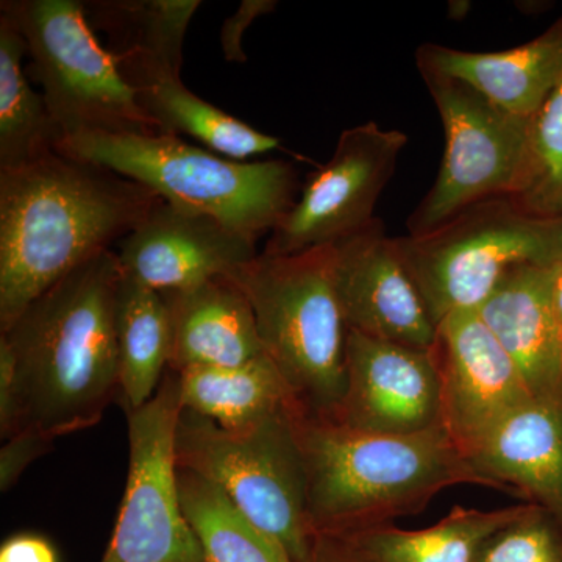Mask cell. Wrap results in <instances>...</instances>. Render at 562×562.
<instances>
[{"label": "cell", "mask_w": 562, "mask_h": 562, "mask_svg": "<svg viewBox=\"0 0 562 562\" xmlns=\"http://www.w3.org/2000/svg\"><path fill=\"white\" fill-rule=\"evenodd\" d=\"M136 94L143 110L162 133L191 136L205 149L228 160L246 161L283 149L276 136L257 131L220 106L203 101L188 90L181 79L162 81Z\"/></svg>", "instance_id": "obj_25"}, {"label": "cell", "mask_w": 562, "mask_h": 562, "mask_svg": "<svg viewBox=\"0 0 562 562\" xmlns=\"http://www.w3.org/2000/svg\"><path fill=\"white\" fill-rule=\"evenodd\" d=\"M299 405L243 428H224L181 409L177 462L220 487L292 562H310L316 541L308 514V476L299 435Z\"/></svg>", "instance_id": "obj_6"}, {"label": "cell", "mask_w": 562, "mask_h": 562, "mask_svg": "<svg viewBox=\"0 0 562 562\" xmlns=\"http://www.w3.org/2000/svg\"><path fill=\"white\" fill-rule=\"evenodd\" d=\"M475 562H562V527L538 505L484 543Z\"/></svg>", "instance_id": "obj_28"}, {"label": "cell", "mask_w": 562, "mask_h": 562, "mask_svg": "<svg viewBox=\"0 0 562 562\" xmlns=\"http://www.w3.org/2000/svg\"><path fill=\"white\" fill-rule=\"evenodd\" d=\"M181 408L243 428L299 405L283 375L268 357L236 368H199L179 373Z\"/></svg>", "instance_id": "obj_22"}, {"label": "cell", "mask_w": 562, "mask_h": 562, "mask_svg": "<svg viewBox=\"0 0 562 562\" xmlns=\"http://www.w3.org/2000/svg\"><path fill=\"white\" fill-rule=\"evenodd\" d=\"M121 403L125 413L160 390L172 353L171 314L165 294L122 272L114 302Z\"/></svg>", "instance_id": "obj_21"}, {"label": "cell", "mask_w": 562, "mask_h": 562, "mask_svg": "<svg viewBox=\"0 0 562 562\" xmlns=\"http://www.w3.org/2000/svg\"><path fill=\"white\" fill-rule=\"evenodd\" d=\"M509 198L535 216L562 217V76L530 117L527 149Z\"/></svg>", "instance_id": "obj_27"}, {"label": "cell", "mask_w": 562, "mask_h": 562, "mask_svg": "<svg viewBox=\"0 0 562 562\" xmlns=\"http://www.w3.org/2000/svg\"><path fill=\"white\" fill-rule=\"evenodd\" d=\"M432 322L479 310L517 266L562 265V217L517 206L509 195L469 206L441 227L395 238Z\"/></svg>", "instance_id": "obj_7"}, {"label": "cell", "mask_w": 562, "mask_h": 562, "mask_svg": "<svg viewBox=\"0 0 562 562\" xmlns=\"http://www.w3.org/2000/svg\"><path fill=\"white\" fill-rule=\"evenodd\" d=\"M54 441L33 432H21L7 439L0 452V490L9 491L16 484L22 472L32 464L36 458L47 452Z\"/></svg>", "instance_id": "obj_30"}, {"label": "cell", "mask_w": 562, "mask_h": 562, "mask_svg": "<svg viewBox=\"0 0 562 562\" xmlns=\"http://www.w3.org/2000/svg\"><path fill=\"white\" fill-rule=\"evenodd\" d=\"M553 305L557 312L558 321L562 327V265L557 269V276L553 281Z\"/></svg>", "instance_id": "obj_33"}, {"label": "cell", "mask_w": 562, "mask_h": 562, "mask_svg": "<svg viewBox=\"0 0 562 562\" xmlns=\"http://www.w3.org/2000/svg\"><path fill=\"white\" fill-rule=\"evenodd\" d=\"M92 31L103 32L122 77L136 91L180 80L183 44L199 0H90Z\"/></svg>", "instance_id": "obj_20"}, {"label": "cell", "mask_w": 562, "mask_h": 562, "mask_svg": "<svg viewBox=\"0 0 562 562\" xmlns=\"http://www.w3.org/2000/svg\"><path fill=\"white\" fill-rule=\"evenodd\" d=\"M179 373L168 369L151 401L127 412L128 475L102 562H206L181 505Z\"/></svg>", "instance_id": "obj_10"}, {"label": "cell", "mask_w": 562, "mask_h": 562, "mask_svg": "<svg viewBox=\"0 0 562 562\" xmlns=\"http://www.w3.org/2000/svg\"><path fill=\"white\" fill-rule=\"evenodd\" d=\"M25 55V40L0 14V171L43 160L60 140L43 94L33 91L22 68Z\"/></svg>", "instance_id": "obj_24"}, {"label": "cell", "mask_w": 562, "mask_h": 562, "mask_svg": "<svg viewBox=\"0 0 562 562\" xmlns=\"http://www.w3.org/2000/svg\"><path fill=\"white\" fill-rule=\"evenodd\" d=\"M492 490L520 494L562 527V405L532 401L469 458Z\"/></svg>", "instance_id": "obj_17"}, {"label": "cell", "mask_w": 562, "mask_h": 562, "mask_svg": "<svg viewBox=\"0 0 562 562\" xmlns=\"http://www.w3.org/2000/svg\"><path fill=\"white\" fill-rule=\"evenodd\" d=\"M560 266H517L479 308L535 401L562 405V327L553 305Z\"/></svg>", "instance_id": "obj_16"}, {"label": "cell", "mask_w": 562, "mask_h": 562, "mask_svg": "<svg viewBox=\"0 0 562 562\" xmlns=\"http://www.w3.org/2000/svg\"><path fill=\"white\" fill-rule=\"evenodd\" d=\"M162 294L171 314V371L236 368L265 357L249 299L228 277Z\"/></svg>", "instance_id": "obj_19"}, {"label": "cell", "mask_w": 562, "mask_h": 562, "mask_svg": "<svg viewBox=\"0 0 562 562\" xmlns=\"http://www.w3.org/2000/svg\"><path fill=\"white\" fill-rule=\"evenodd\" d=\"M161 201L58 151L0 171V333L74 269L117 246Z\"/></svg>", "instance_id": "obj_2"}, {"label": "cell", "mask_w": 562, "mask_h": 562, "mask_svg": "<svg viewBox=\"0 0 562 562\" xmlns=\"http://www.w3.org/2000/svg\"><path fill=\"white\" fill-rule=\"evenodd\" d=\"M55 151L120 173L173 206L210 214L257 241L295 203L291 162L228 160L169 133L69 136Z\"/></svg>", "instance_id": "obj_4"}, {"label": "cell", "mask_w": 562, "mask_h": 562, "mask_svg": "<svg viewBox=\"0 0 562 562\" xmlns=\"http://www.w3.org/2000/svg\"><path fill=\"white\" fill-rule=\"evenodd\" d=\"M333 420L386 436L441 427V386L430 350L349 330L346 391Z\"/></svg>", "instance_id": "obj_13"}, {"label": "cell", "mask_w": 562, "mask_h": 562, "mask_svg": "<svg viewBox=\"0 0 562 562\" xmlns=\"http://www.w3.org/2000/svg\"><path fill=\"white\" fill-rule=\"evenodd\" d=\"M406 144L405 133L384 131L375 122L344 131L330 161L308 177L262 255L286 257L333 246L371 224Z\"/></svg>", "instance_id": "obj_11"}, {"label": "cell", "mask_w": 562, "mask_h": 562, "mask_svg": "<svg viewBox=\"0 0 562 562\" xmlns=\"http://www.w3.org/2000/svg\"><path fill=\"white\" fill-rule=\"evenodd\" d=\"M122 269L95 255L0 333V436L55 441L94 427L121 395L114 302Z\"/></svg>", "instance_id": "obj_1"}, {"label": "cell", "mask_w": 562, "mask_h": 562, "mask_svg": "<svg viewBox=\"0 0 562 562\" xmlns=\"http://www.w3.org/2000/svg\"><path fill=\"white\" fill-rule=\"evenodd\" d=\"M122 272L160 292L232 276L258 257L257 239L224 222L161 201L117 243Z\"/></svg>", "instance_id": "obj_15"}, {"label": "cell", "mask_w": 562, "mask_h": 562, "mask_svg": "<svg viewBox=\"0 0 562 562\" xmlns=\"http://www.w3.org/2000/svg\"><path fill=\"white\" fill-rule=\"evenodd\" d=\"M317 535L351 536L424 512L458 484L491 487L442 427L408 436L371 435L299 416Z\"/></svg>", "instance_id": "obj_3"}, {"label": "cell", "mask_w": 562, "mask_h": 562, "mask_svg": "<svg viewBox=\"0 0 562 562\" xmlns=\"http://www.w3.org/2000/svg\"><path fill=\"white\" fill-rule=\"evenodd\" d=\"M179 486L206 562H292L276 539L255 527L209 480L179 468Z\"/></svg>", "instance_id": "obj_26"}, {"label": "cell", "mask_w": 562, "mask_h": 562, "mask_svg": "<svg viewBox=\"0 0 562 562\" xmlns=\"http://www.w3.org/2000/svg\"><path fill=\"white\" fill-rule=\"evenodd\" d=\"M27 44L32 72L60 139L106 133H162L143 110L109 49L88 24L79 0H3Z\"/></svg>", "instance_id": "obj_8"}, {"label": "cell", "mask_w": 562, "mask_h": 562, "mask_svg": "<svg viewBox=\"0 0 562 562\" xmlns=\"http://www.w3.org/2000/svg\"><path fill=\"white\" fill-rule=\"evenodd\" d=\"M249 299L262 349L303 414L333 420L346 391L347 328L335 286V249L258 255L228 276Z\"/></svg>", "instance_id": "obj_5"}, {"label": "cell", "mask_w": 562, "mask_h": 562, "mask_svg": "<svg viewBox=\"0 0 562 562\" xmlns=\"http://www.w3.org/2000/svg\"><path fill=\"white\" fill-rule=\"evenodd\" d=\"M419 72L441 74L471 85L495 105L531 117L562 76V16L538 38L502 52H465L422 44Z\"/></svg>", "instance_id": "obj_18"}, {"label": "cell", "mask_w": 562, "mask_h": 562, "mask_svg": "<svg viewBox=\"0 0 562 562\" xmlns=\"http://www.w3.org/2000/svg\"><path fill=\"white\" fill-rule=\"evenodd\" d=\"M430 353L441 386V427L469 460L531 394L479 310L447 314L436 325Z\"/></svg>", "instance_id": "obj_12"}, {"label": "cell", "mask_w": 562, "mask_h": 562, "mask_svg": "<svg viewBox=\"0 0 562 562\" xmlns=\"http://www.w3.org/2000/svg\"><path fill=\"white\" fill-rule=\"evenodd\" d=\"M419 74L441 116L446 150L430 191L406 220L409 236L436 231L475 203L512 195L530 124L465 81Z\"/></svg>", "instance_id": "obj_9"}, {"label": "cell", "mask_w": 562, "mask_h": 562, "mask_svg": "<svg viewBox=\"0 0 562 562\" xmlns=\"http://www.w3.org/2000/svg\"><path fill=\"white\" fill-rule=\"evenodd\" d=\"M528 503L495 512L454 506L441 522L424 530L382 525L344 536L376 562H475L495 532L522 516Z\"/></svg>", "instance_id": "obj_23"}, {"label": "cell", "mask_w": 562, "mask_h": 562, "mask_svg": "<svg viewBox=\"0 0 562 562\" xmlns=\"http://www.w3.org/2000/svg\"><path fill=\"white\" fill-rule=\"evenodd\" d=\"M0 562H58V557L43 536L16 535L0 547Z\"/></svg>", "instance_id": "obj_31"}, {"label": "cell", "mask_w": 562, "mask_h": 562, "mask_svg": "<svg viewBox=\"0 0 562 562\" xmlns=\"http://www.w3.org/2000/svg\"><path fill=\"white\" fill-rule=\"evenodd\" d=\"M310 562H376L344 536L317 535Z\"/></svg>", "instance_id": "obj_32"}, {"label": "cell", "mask_w": 562, "mask_h": 562, "mask_svg": "<svg viewBox=\"0 0 562 562\" xmlns=\"http://www.w3.org/2000/svg\"><path fill=\"white\" fill-rule=\"evenodd\" d=\"M335 286L347 328L430 350L436 324L382 220L333 244Z\"/></svg>", "instance_id": "obj_14"}, {"label": "cell", "mask_w": 562, "mask_h": 562, "mask_svg": "<svg viewBox=\"0 0 562 562\" xmlns=\"http://www.w3.org/2000/svg\"><path fill=\"white\" fill-rule=\"evenodd\" d=\"M279 3L276 0H243L235 14L228 16L222 24L220 43L222 54L228 63H246L244 35L255 21L265 14L272 13Z\"/></svg>", "instance_id": "obj_29"}]
</instances>
